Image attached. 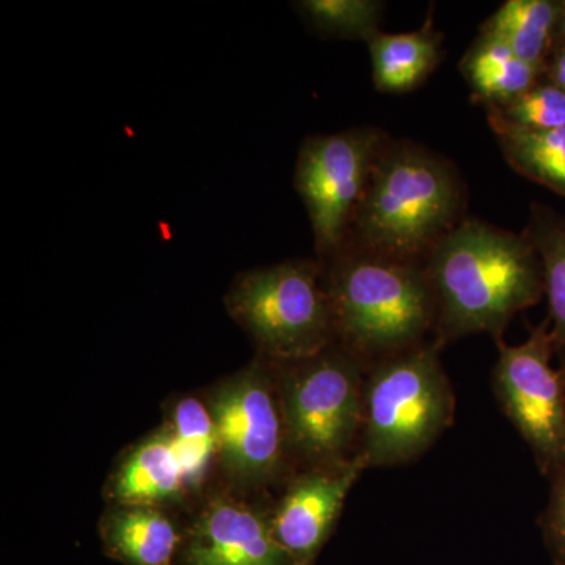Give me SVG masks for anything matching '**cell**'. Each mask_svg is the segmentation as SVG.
I'll return each instance as SVG.
<instances>
[{"mask_svg": "<svg viewBox=\"0 0 565 565\" xmlns=\"http://www.w3.org/2000/svg\"><path fill=\"white\" fill-rule=\"evenodd\" d=\"M437 310L438 348L470 334L503 337L545 297L544 269L525 234L465 217L424 262Z\"/></svg>", "mask_w": 565, "mask_h": 565, "instance_id": "1", "label": "cell"}, {"mask_svg": "<svg viewBox=\"0 0 565 565\" xmlns=\"http://www.w3.org/2000/svg\"><path fill=\"white\" fill-rule=\"evenodd\" d=\"M321 262L337 344L364 366L412 351L434 337L437 310L424 264L349 244Z\"/></svg>", "mask_w": 565, "mask_h": 565, "instance_id": "2", "label": "cell"}, {"mask_svg": "<svg viewBox=\"0 0 565 565\" xmlns=\"http://www.w3.org/2000/svg\"><path fill=\"white\" fill-rule=\"evenodd\" d=\"M465 188L451 162L386 139L353 218L348 244L401 262H426L463 221Z\"/></svg>", "mask_w": 565, "mask_h": 565, "instance_id": "3", "label": "cell"}, {"mask_svg": "<svg viewBox=\"0 0 565 565\" xmlns=\"http://www.w3.org/2000/svg\"><path fill=\"white\" fill-rule=\"evenodd\" d=\"M434 340L367 367L355 462L392 468L415 462L452 426L456 393Z\"/></svg>", "mask_w": 565, "mask_h": 565, "instance_id": "4", "label": "cell"}, {"mask_svg": "<svg viewBox=\"0 0 565 565\" xmlns=\"http://www.w3.org/2000/svg\"><path fill=\"white\" fill-rule=\"evenodd\" d=\"M278 366L291 456L302 460L307 470L352 463L362 434L367 367L338 344Z\"/></svg>", "mask_w": 565, "mask_h": 565, "instance_id": "5", "label": "cell"}, {"mask_svg": "<svg viewBox=\"0 0 565 565\" xmlns=\"http://www.w3.org/2000/svg\"><path fill=\"white\" fill-rule=\"evenodd\" d=\"M226 310L275 363L310 359L337 344L321 259H289L234 278Z\"/></svg>", "mask_w": 565, "mask_h": 565, "instance_id": "6", "label": "cell"}, {"mask_svg": "<svg viewBox=\"0 0 565 565\" xmlns=\"http://www.w3.org/2000/svg\"><path fill=\"white\" fill-rule=\"evenodd\" d=\"M386 139L377 129L353 128L303 140L294 188L310 217L319 259L337 255L348 244L353 218Z\"/></svg>", "mask_w": 565, "mask_h": 565, "instance_id": "7", "label": "cell"}, {"mask_svg": "<svg viewBox=\"0 0 565 565\" xmlns=\"http://www.w3.org/2000/svg\"><path fill=\"white\" fill-rule=\"evenodd\" d=\"M498 359L492 388L505 418L533 452L539 471L548 478L565 463V390L550 321L531 327L525 343L494 340Z\"/></svg>", "mask_w": 565, "mask_h": 565, "instance_id": "8", "label": "cell"}, {"mask_svg": "<svg viewBox=\"0 0 565 565\" xmlns=\"http://www.w3.org/2000/svg\"><path fill=\"white\" fill-rule=\"evenodd\" d=\"M211 412L218 452L233 475L250 482L273 481L285 470L289 449L277 377L253 364L215 392Z\"/></svg>", "mask_w": 565, "mask_h": 565, "instance_id": "9", "label": "cell"}, {"mask_svg": "<svg viewBox=\"0 0 565 565\" xmlns=\"http://www.w3.org/2000/svg\"><path fill=\"white\" fill-rule=\"evenodd\" d=\"M363 471L353 460L334 470H307L294 479L270 516L275 539L292 563L313 565Z\"/></svg>", "mask_w": 565, "mask_h": 565, "instance_id": "10", "label": "cell"}, {"mask_svg": "<svg viewBox=\"0 0 565 565\" xmlns=\"http://www.w3.org/2000/svg\"><path fill=\"white\" fill-rule=\"evenodd\" d=\"M189 565H291L275 539L269 516L237 503H212L193 527L188 544Z\"/></svg>", "mask_w": 565, "mask_h": 565, "instance_id": "11", "label": "cell"}, {"mask_svg": "<svg viewBox=\"0 0 565 565\" xmlns=\"http://www.w3.org/2000/svg\"><path fill=\"white\" fill-rule=\"evenodd\" d=\"M102 537L107 555L125 565H173L180 533L156 505L120 504L104 516Z\"/></svg>", "mask_w": 565, "mask_h": 565, "instance_id": "12", "label": "cell"}, {"mask_svg": "<svg viewBox=\"0 0 565 565\" xmlns=\"http://www.w3.org/2000/svg\"><path fill=\"white\" fill-rule=\"evenodd\" d=\"M188 487L180 457L169 430L151 435L121 463L114 479V497L120 504L158 505Z\"/></svg>", "mask_w": 565, "mask_h": 565, "instance_id": "13", "label": "cell"}, {"mask_svg": "<svg viewBox=\"0 0 565 565\" xmlns=\"http://www.w3.org/2000/svg\"><path fill=\"white\" fill-rule=\"evenodd\" d=\"M471 98L489 107L505 106L544 79L545 68L516 57L514 51L494 36L479 33L460 62Z\"/></svg>", "mask_w": 565, "mask_h": 565, "instance_id": "14", "label": "cell"}, {"mask_svg": "<svg viewBox=\"0 0 565 565\" xmlns=\"http://www.w3.org/2000/svg\"><path fill=\"white\" fill-rule=\"evenodd\" d=\"M375 88L384 93L415 90L441 58V36L433 25L407 33H377L367 43Z\"/></svg>", "mask_w": 565, "mask_h": 565, "instance_id": "15", "label": "cell"}, {"mask_svg": "<svg viewBox=\"0 0 565 565\" xmlns=\"http://www.w3.org/2000/svg\"><path fill=\"white\" fill-rule=\"evenodd\" d=\"M564 9L565 0H508L479 33L503 41L523 62L545 68Z\"/></svg>", "mask_w": 565, "mask_h": 565, "instance_id": "16", "label": "cell"}, {"mask_svg": "<svg viewBox=\"0 0 565 565\" xmlns=\"http://www.w3.org/2000/svg\"><path fill=\"white\" fill-rule=\"evenodd\" d=\"M533 244L544 269L550 332L556 355L565 352V217L545 204H531L523 232Z\"/></svg>", "mask_w": 565, "mask_h": 565, "instance_id": "17", "label": "cell"}, {"mask_svg": "<svg viewBox=\"0 0 565 565\" xmlns=\"http://www.w3.org/2000/svg\"><path fill=\"white\" fill-rule=\"evenodd\" d=\"M493 132L516 173L565 199V126L552 131L493 128Z\"/></svg>", "mask_w": 565, "mask_h": 565, "instance_id": "18", "label": "cell"}, {"mask_svg": "<svg viewBox=\"0 0 565 565\" xmlns=\"http://www.w3.org/2000/svg\"><path fill=\"white\" fill-rule=\"evenodd\" d=\"M296 9L310 31L323 39L370 43L381 33L385 3L377 0H302Z\"/></svg>", "mask_w": 565, "mask_h": 565, "instance_id": "19", "label": "cell"}, {"mask_svg": "<svg viewBox=\"0 0 565 565\" xmlns=\"http://www.w3.org/2000/svg\"><path fill=\"white\" fill-rule=\"evenodd\" d=\"M166 429L180 457L188 487L199 484L212 457L218 452L217 429L211 408L193 397L182 399L174 405Z\"/></svg>", "mask_w": 565, "mask_h": 565, "instance_id": "20", "label": "cell"}, {"mask_svg": "<svg viewBox=\"0 0 565 565\" xmlns=\"http://www.w3.org/2000/svg\"><path fill=\"white\" fill-rule=\"evenodd\" d=\"M486 110L492 129L552 131L565 126V93L544 77L514 102Z\"/></svg>", "mask_w": 565, "mask_h": 565, "instance_id": "21", "label": "cell"}, {"mask_svg": "<svg viewBox=\"0 0 565 565\" xmlns=\"http://www.w3.org/2000/svg\"><path fill=\"white\" fill-rule=\"evenodd\" d=\"M548 501L541 519L546 550L556 565H565V463L548 476Z\"/></svg>", "mask_w": 565, "mask_h": 565, "instance_id": "22", "label": "cell"}, {"mask_svg": "<svg viewBox=\"0 0 565 565\" xmlns=\"http://www.w3.org/2000/svg\"><path fill=\"white\" fill-rule=\"evenodd\" d=\"M545 77L565 93V41H556L546 62Z\"/></svg>", "mask_w": 565, "mask_h": 565, "instance_id": "23", "label": "cell"}, {"mask_svg": "<svg viewBox=\"0 0 565 565\" xmlns=\"http://www.w3.org/2000/svg\"><path fill=\"white\" fill-rule=\"evenodd\" d=\"M556 41H565V9L563 17H561L559 28H557Z\"/></svg>", "mask_w": 565, "mask_h": 565, "instance_id": "24", "label": "cell"}, {"mask_svg": "<svg viewBox=\"0 0 565 565\" xmlns=\"http://www.w3.org/2000/svg\"><path fill=\"white\" fill-rule=\"evenodd\" d=\"M559 360H561V364H559V367H557V370H559V373H561V377H563V384H564V390H565V352L563 353H559Z\"/></svg>", "mask_w": 565, "mask_h": 565, "instance_id": "25", "label": "cell"}, {"mask_svg": "<svg viewBox=\"0 0 565 565\" xmlns=\"http://www.w3.org/2000/svg\"><path fill=\"white\" fill-rule=\"evenodd\" d=\"M291 565H303V564H296V563H294V564H291Z\"/></svg>", "mask_w": 565, "mask_h": 565, "instance_id": "26", "label": "cell"}]
</instances>
